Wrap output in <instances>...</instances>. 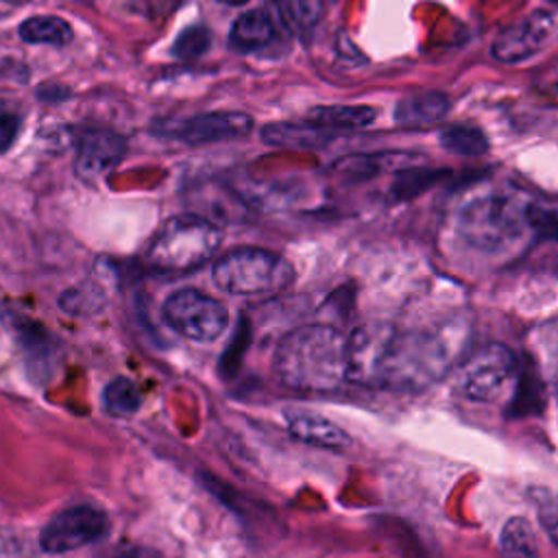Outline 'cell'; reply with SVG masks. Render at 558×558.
<instances>
[{
    "label": "cell",
    "mask_w": 558,
    "mask_h": 558,
    "mask_svg": "<svg viewBox=\"0 0 558 558\" xmlns=\"http://www.w3.org/2000/svg\"><path fill=\"white\" fill-rule=\"evenodd\" d=\"M525 220L527 227L543 233V235H551L558 238V211L551 207H543L536 203H527L525 207Z\"/></svg>",
    "instance_id": "obj_28"
},
{
    "label": "cell",
    "mask_w": 558,
    "mask_h": 558,
    "mask_svg": "<svg viewBox=\"0 0 558 558\" xmlns=\"http://www.w3.org/2000/svg\"><path fill=\"white\" fill-rule=\"evenodd\" d=\"M438 142L445 150L460 157H480L486 155L490 144L484 131L469 124H449L438 133Z\"/></svg>",
    "instance_id": "obj_19"
},
{
    "label": "cell",
    "mask_w": 558,
    "mask_h": 558,
    "mask_svg": "<svg viewBox=\"0 0 558 558\" xmlns=\"http://www.w3.org/2000/svg\"><path fill=\"white\" fill-rule=\"evenodd\" d=\"M251 129L253 120L242 111H209L185 120L179 126L177 137L190 146H203L244 137L251 133Z\"/></svg>",
    "instance_id": "obj_11"
},
{
    "label": "cell",
    "mask_w": 558,
    "mask_h": 558,
    "mask_svg": "<svg viewBox=\"0 0 558 558\" xmlns=\"http://www.w3.org/2000/svg\"><path fill=\"white\" fill-rule=\"evenodd\" d=\"M209 44H211L209 28L203 24H192L177 35L172 44V54L181 61H194L207 52Z\"/></svg>",
    "instance_id": "obj_23"
},
{
    "label": "cell",
    "mask_w": 558,
    "mask_h": 558,
    "mask_svg": "<svg viewBox=\"0 0 558 558\" xmlns=\"http://www.w3.org/2000/svg\"><path fill=\"white\" fill-rule=\"evenodd\" d=\"M20 133V118L15 113H0V153H7Z\"/></svg>",
    "instance_id": "obj_29"
},
{
    "label": "cell",
    "mask_w": 558,
    "mask_h": 558,
    "mask_svg": "<svg viewBox=\"0 0 558 558\" xmlns=\"http://www.w3.org/2000/svg\"><path fill=\"white\" fill-rule=\"evenodd\" d=\"M451 109V100L442 92H416L397 100L395 120L399 126L421 129L440 122Z\"/></svg>",
    "instance_id": "obj_13"
},
{
    "label": "cell",
    "mask_w": 558,
    "mask_h": 558,
    "mask_svg": "<svg viewBox=\"0 0 558 558\" xmlns=\"http://www.w3.org/2000/svg\"><path fill=\"white\" fill-rule=\"evenodd\" d=\"M288 432L312 447L329 449V451H344L351 447V436L336 425L331 418L303 408H290L283 412Z\"/></svg>",
    "instance_id": "obj_12"
},
{
    "label": "cell",
    "mask_w": 558,
    "mask_h": 558,
    "mask_svg": "<svg viewBox=\"0 0 558 558\" xmlns=\"http://www.w3.org/2000/svg\"><path fill=\"white\" fill-rule=\"evenodd\" d=\"M499 547L504 558H541L536 532L525 517H512L501 527Z\"/></svg>",
    "instance_id": "obj_18"
},
{
    "label": "cell",
    "mask_w": 558,
    "mask_h": 558,
    "mask_svg": "<svg viewBox=\"0 0 558 558\" xmlns=\"http://www.w3.org/2000/svg\"><path fill=\"white\" fill-rule=\"evenodd\" d=\"M126 153V142L122 135L113 131H102V129H92L85 131L78 140V150H76V161L74 170L76 177L83 181H96L105 172H109Z\"/></svg>",
    "instance_id": "obj_10"
},
{
    "label": "cell",
    "mask_w": 558,
    "mask_h": 558,
    "mask_svg": "<svg viewBox=\"0 0 558 558\" xmlns=\"http://www.w3.org/2000/svg\"><path fill=\"white\" fill-rule=\"evenodd\" d=\"M113 558H161L157 551L148 549V547H142V545H124V547H118Z\"/></svg>",
    "instance_id": "obj_30"
},
{
    "label": "cell",
    "mask_w": 558,
    "mask_h": 558,
    "mask_svg": "<svg viewBox=\"0 0 558 558\" xmlns=\"http://www.w3.org/2000/svg\"><path fill=\"white\" fill-rule=\"evenodd\" d=\"M109 532L107 514L94 506H72L57 512L41 530L39 545L48 554H65L102 538Z\"/></svg>",
    "instance_id": "obj_8"
},
{
    "label": "cell",
    "mask_w": 558,
    "mask_h": 558,
    "mask_svg": "<svg viewBox=\"0 0 558 558\" xmlns=\"http://www.w3.org/2000/svg\"><path fill=\"white\" fill-rule=\"evenodd\" d=\"M272 39V20L266 11H244L229 31V46L235 52H255Z\"/></svg>",
    "instance_id": "obj_15"
},
{
    "label": "cell",
    "mask_w": 558,
    "mask_h": 558,
    "mask_svg": "<svg viewBox=\"0 0 558 558\" xmlns=\"http://www.w3.org/2000/svg\"><path fill=\"white\" fill-rule=\"evenodd\" d=\"M20 37L26 44L68 46L74 37L70 22L59 15H33L20 24Z\"/></svg>",
    "instance_id": "obj_17"
},
{
    "label": "cell",
    "mask_w": 558,
    "mask_h": 558,
    "mask_svg": "<svg viewBox=\"0 0 558 558\" xmlns=\"http://www.w3.org/2000/svg\"><path fill=\"white\" fill-rule=\"evenodd\" d=\"M218 2H222V4H229V7H242V4H246L248 0H218Z\"/></svg>",
    "instance_id": "obj_31"
},
{
    "label": "cell",
    "mask_w": 558,
    "mask_h": 558,
    "mask_svg": "<svg viewBox=\"0 0 558 558\" xmlns=\"http://www.w3.org/2000/svg\"><path fill=\"white\" fill-rule=\"evenodd\" d=\"M333 140L329 129L301 122H270L262 129V142L277 148H320Z\"/></svg>",
    "instance_id": "obj_14"
},
{
    "label": "cell",
    "mask_w": 558,
    "mask_h": 558,
    "mask_svg": "<svg viewBox=\"0 0 558 558\" xmlns=\"http://www.w3.org/2000/svg\"><path fill=\"white\" fill-rule=\"evenodd\" d=\"M163 318L187 340L214 342L227 329L229 312L218 299L194 288H183L166 299Z\"/></svg>",
    "instance_id": "obj_6"
},
{
    "label": "cell",
    "mask_w": 558,
    "mask_h": 558,
    "mask_svg": "<svg viewBox=\"0 0 558 558\" xmlns=\"http://www.w3.org/2000/svg\"><path fill=\"white\" fill-rule=\"evenodd\" d=\"M521 375L514 353L499 342L473 351L456 373V390L475 403H499L514 399Z\"/></svg>",
    "instance_id": "obj_5"
},
{
    "label": "cell",
    "mask_w": 558,
    "mask_h": 558,
    "mask_svg": "<svg viewBox=\"0 0 558 558\" xmlns=\"http://www.w3.org/2000/svg\"><path fill=\"white\" fill-rule=\"evenodd\" d=\"M275 373L292 390H338L347 381V338L331 325H301L281 338Z\"/></svg>",
    "instance_id": "obj_1"
},
{
    "label": "cell",
    "mask_w": 558,
    "mask_h": 558,
    "mask_svg": "<svg viewBox=\"0 0 558 558\" xmlns=\"http://www.w3.org/2000/svg\"><path fill=\"white\" fill-rule=\"evenodd\" d=\"M530 499L534 504L536 517L551 538V543L558 547V493L545 486H534L530 488Z\"/></svg>",
    "instance_id": "obj_24"
},
{
    "label": "cell",
    "mask_w": 558,
    "mask_h": 558,
    "mask_svg": "<svg viewBox=\"0 0 558 558\" xmlns=\"http://www.w3.org/2000/svg\"><path fill=\"white\" fill-rule=\"evenodd\" d=\"M214 283L229 294H266L286 288L292 277V264L275 251L257 246H238L225 253L211 270Z\"/></svg>",
    "instance_id": "obj_3"
},
{
    "label": "cell",
    "mask_w": 558,
    "mask_h": 558,
    "mask_svg": "<svg viewBox=\"0 0 558 558\" xmlns=\"http://www.w3.org/2000/svg\"><path fill=\"white\" fill-rule=\"evenodd\" d=\"M0 2H7V4H24L28 0H0Z\"/></svg>",
    "instance_id": "obj_32"
},
{
    "label": "cell",
    "mask_w": 558,
    "mask_h": 558,
    "mask_svg": "<svg viewBox=\"0 0 558 558\" xmlns=\"http://www.w3.org/2000/svg\"><path fill=\"white\" fill-rule=\"evenodd\" d=\"M377 118V109L368 105H320L312 107L307 122L323 129H360Z\"/></svg>",
    "instance_id": "obj_16"
},
{
    "label": "cell",
    "mask_w": 558,
    "mask_h": 558,
    "mask_svg": "<svg viewBox=\"0 0 558 558\" xmlns=\"http://www.w3.org/2000/svg\"><path fill=\"white\" fill-rule=\"evenodd\" d=\"M13 327H15L17 340H20V344L26 351L31 362L41 364L44 360H48L52 355V340L54 338H50V333L39 323L15 316Z\"/></svg>",
    "instance_id": "obj_22"
},
{
    "label": "cell",
    "mask_w": 558,
    "mask_h": 558,
    "mask_svg": "<svg viewBox=\"0 0 558 558\" xmlns=\"http://www.w3.org/2000/svg\"><path fill=\"white\" fill-rule=\"evenodd\" d=\"M442 172L438 170H418V168H405L403 172L397 174V181H395V187H392V194L397 198H412L416 194H421L425 187L434 185L436 179H440Z\"/></svg>",
    "instance_id": "obj_25"
},
{
    "label": "cell",
    "mask_w": 558,
    "mask_h": 558,
    "mask_svg": "<svg viewBox=\"0 0 558 558\" xmlns=\"http://www.w3.org/2000/svg\"><path fill=\"white\" fill-rule=\"evenodd\" d=\"M525 207L506 194L471 198L458 216L460 238L480 251H499L527 227Z\"/></svg>",
    "instance_id": "obj_4"
},
{
    "label": "cell",
    "mask_w": 558,
    "mask_h": 558,
    "mask_svg": "<svg viewBox=\"0 0 558 558\" xmlns=\"http://www.w3.org/2000/svg\"><path fill=\"white\" fill-rule=\"evenodd\" d=\"M102 405L109 416L129 418L142 405V395L129 377H113L102 390Z\"/></svg>",
    "instance_id": "obj_20"
},
{
    "label": "cell",
    "mask_w": 558,
    "mask_h": 558,
    "mask_svg": "<svg viewBox=\"0 0 558 558\" xmlns=\"http://www.w3.org/2000/svg\"><path fill=\"white\" fill-rule=\"evenodd\" d=\"M222 231L203 216H174L155 233L146 262L161 272H187L203 266L220 246Z\"/></svg>",
    "instance_id": "obj_2"
},
{
    "label": "cell",
    "mask_w": 558,
    "mask_h": 558,
    "mask_svg": "<svg viewBox=\"0 0 558 558\" xmlns=\"http://www.w3.org/2000/svg\"><path fill=\"white\" fill-rule=\"evenodd\" d=\"M556 33L554 13L538 9L527 17L506 26L493 41V57L501 63H521L538 54Z\"/></svg>",
    "instance_id": "obj_9"
},
{
    "label": "cell",
    "mask_w": 558,
    "mask_h": 558,
    "mask_svg": "<svg viewBox=\"0 0 558 558\" xmlns=\"http://www.w3.org/2000/svg\"><path fill=\"white\" fill-rule=\"evenodd\" d=\"M283 7L286 17L299 28L314 26L323 13V0H286Z\"/></svg>",
    "instance_id": "obj_26"
},
{
    "label": "cell",
    "mask_w": 558,
    "mask_h": 558,
    "mask_svg": "<svg viewBox=\"0 0 558 558\" xmlns=\"http://www.w3.org/2000/svg\"><path fill=\"white\" fill-rule=\"evenodd\" d=\"M395 331L388 323H368L347 338V381L384 386Z\"/></svg>",
    "instance_id": "obj_7"
},
{
    "label": "cell",
    "mask_w": 558,
    "mask_h": 558,
    "mask_svg": "<svg viewBox=\"0 0 558 558\" xmlns=\"http://www.w3.org/2000/svg\"><path fill=\"white\" fill-rule=\"evenodd\" d=\"M105 301H107V294L102 286L94 281H83L78 286L68 288L59 296V307L70 316H94L102 310Z\"/></svg>",
    "instance_id": "obj_21"
},
{
    "label": "cell",
    "mask_w": 558,
    "mask_h": 558,
    "mask_svg": "<svg viewBox=\"0 0 558 558\" xmlns=\"http://www.w3.org/2000/svg\"><path fill=\"white\" fill-rule=\"evenodd\" d=\"M556 92H558V85H556Z\"/></svg>",
    "instance_id": "obj_33"
},
{
    "label": "cell",
    "mask_w": 558,
    "mask_h": 558,
    "mask_svg": "<svg viewBox=\"0 0 558 558\" xmlns=\"http://www.w3.org/2000/svg\"><path fill=\"white\" fill-rule=\"evenodd\" d=\"M333 170H336L340 177H347V179H351V181H364V179H371L373 174L379 172V163L375 161V157L351 155V157H344V159L336 161Z\"/></svg>",
    "instance_id": "obj_27"
}]
</instances>
